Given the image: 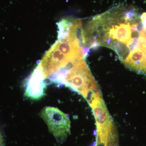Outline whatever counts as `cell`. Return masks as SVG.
<instances>
[{"mask_svg":"<svg viewBox=\"0 0 146 146\" xmlns=\"http://www.w3.org/2000/svg\"><path fill=\"white\" fill-rule=\"evenodd\" d=\"M100 40L127 68L142 64L146 61V14L128 10L113 14L104 25Z\"/></svg>","mask_w":146,"mask_h":146,"instance_id":"6da1fadb","label":"cell"},{"mask_svg":"<svg viewBox=\"0 0 146 146\" xmlns=\"http://www.w3.org/2000/svg\"><path fill=\"white\" fill-rule=\"evenodd\" d=\"M54 81L55 84L69 87L85 98L91 91L99 89L85 58L76 60L60 70L55 76Z\"/></svg>","mask_w":146,"mask_h":146,"instance_id":"7a4b0ae2","label":"cell"},{"mask_svg":"<svg viewBox=\"0 0 146 146\" xmlns=\"http://www.w3.org/2000/svg\"><path fill=\"white\" fill-rule=\"evenodd\" d=\"M85 58L78 46L68 39L61 38L58 39L46 53L38 65L47 80L70 60Z\"/></svg>","mask_w":146,"mask_h":146,"instance_id":"3957f363","label":"cell"},{"mask_svg":"<svg viewBox=\"0 0 146 146\" xmlns=\"http://www.w3.org/2000/svg\"><path fill=\"white\" fill-rule=\"evenodd\" d=\"M40 116L46 123L49 130L59 143L65 141L70 132L69 116L56 108L46 106Z\"/></svg>","mask_w":146,"mask_h":146,"instance_id":"277c9868","label":"cell"},{"mask_svg":"<svg viewBox=\"0 0 146 146\" xmlns=\"http://www.w3.org/2000/svg\"><path fill=\"white\" fill-rule=\"evenodd\" d=\"M47 85L41 68L38 65L25 83V95L32 100L40 99L44 96Z\"/></svg>","mask_w":146,"mask_h":146,"instance_id":"5b68a950","label":"cell"},{"mask_svg":"<svg viewBox=\"0 0 146 146\" xmlns=\"http://www.w3.org/2000/svg\"><path fill=\"white\" fill-rule=\"evenodd\" d=\"M3 137L1 134L0 133V146H3Z\"/></svg>","mask_w":146,"mask_h":146,"instance_id":"8992f818","label":"cell"}]
</instances>
